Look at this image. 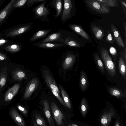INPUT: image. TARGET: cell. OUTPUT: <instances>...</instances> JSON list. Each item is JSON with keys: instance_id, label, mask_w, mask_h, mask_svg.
<instances>
[{"instance_id": "cb8c5ba5", "label": "cell", "mask_w": 126, "mask_h": 126, "mask_svg": "<svg viewBox=\"0 0 126 126\" xmlns=\"http://www.w3.org/2000/svg\"><path fill=\"white\" fill-rule=\"evenodd\" d=\"M91 28L96 38L98 40L102 39L104 35L102 30L98 26L94 25H92Z\"/></svg>"}, {"instance_id": "bcb514c9", "label": "cell", "mask_w": 126, "mask_h": 126, "mask_svg": "<svg viewBox=\"0 0 126 126\" xmlns=\"http://www.w3.org/2000/svg\"><path fill=\"white\" fill-rule=\"evenodd\" d=\"M33 123L34 126H38L35 122L33 120Z\"/></svg>"}, {"instance_id": "d6986e66", "label": "cell", "mask_w": 126, "mask_h": 126, "mask_svg": "<svg viewBox=\"0 0 126 126\" xmlns=\"http://www.w3.org/2000/svg\"><path fill=\"white\" fill-rule=\"evenodd\" d=\"M51 30H42L39 31L35 34L30 40L31 42H32L38 39L45 36L51 31Z\"/></svg>"}, {"instance_id": "f6af8a7d", "label": "cell", "mask_w": 126, "mask_h": 126, "mask_svg": "<svg viewBox=\"0 0 126 126\" xmlns=\"http://www.w3.org/2000/svg\"><path fill=\"white\" fill-rule=\"evenodd\" d=\"M5 0H0V7L2 6V4L3 3Z\"/></svg>"}, {"instance_id": "e575fe53", "label": "cell", "mask_w": 126, "mask_h": 126, "mask_svg": "<svg viewBox=\"0 0 126 126\" xmlns=\"http://www.w3.org/2000/svg\"><path fill=\"white\" fill-rule=\"evenodd\" d=\"M115 41L113 35H112L110 31L108 30L107 32V36L105 42L112 44Z\"/></svg>"}, {"instance_id": "52a82bcc", "label": "cell", "mask_w": 126, "mask_h": 126, "mask_svg": "<svg viewBox=\"0 0 126 126\" xmlns=\"http://www.w3.org/2000/svg\"><path fill=\"white\" fill-rule=\"evenodd\" d=\"M43 76L47 85L51 90H54L57 92L59 94L60 92L54 79L50 74L49 71L44 70L43 72Z\"/></svg>"}, {"instance_id": "d4e9b609", "label": "cell", "mask_w": 126, "mask_h": 126, "mask_svg": "<svg viewBox=\"0 0 126 126\" xmlns=\"http://www.w3.org/2000/svg\"><path fill=\"white\" fill-rule=\"evenodd\" d=\"M7 78V68L5 67L2 68L0 73V92L6 83Z\"/></svg>"}, {"instance_id": "ab89813d", "label": "cell", "mask_w": 126, "mask_h": 126, "mask_svg": "<svg viewBox=\"0 0 126 126\" xmlns=\"http://www.w3.org/2000/svg\"><path fill=\"white\" fill-rule=\"evenodd\" d=\"M120 2L121 4L122 7L124 10L126 11V1L124 0H121L120 1Z\"/></svg>"}, {"instance_id": "e0dca14e", "label": "cell", "mask_w": 126, "mask_h": 126, "mask_svg": "<svg viewBox=\"0 0 126 126\" xmlns=\"http://www.w3.org/2000/svg\"><path fill=\"white\" fill-rule=\"evenodd\" d=\"M69 26L73 30L80 35L85 39L87 40L89 39V35L87 33L83 30L80 26L73 24L70 25Z\"/></svg>"}, {"instance_id": "9a60e30c", "label": "cell", "mask_w": 126, "mask_h": 126, "mask_svg": "<svg viewBox=\"0 0 126 126\" xmlns=\"http://www.w3.org/2000/svg\"><path fill=\"white\" fill-rule=\"evenodd\" d=\"M79 85L81 90L83 92H85L87 88L88 79L85 72L83 70L80 72Z\"/></svg>"}, {"instance_id": "f546056e", "label": "cell", "mask_w": 126, "mask_h": 126, "mask_svg": "<svg viewBox=\"0 0 126 126\" xmlns=\"http://www.w3.org/2000/svg\"><path fill=\"white\" fill-rule=\"evenodd\" d=\"M64 44L71 47H80L79 43L69 38H65L64 40Z\"/></svg>"}, {"instance_id": "4dcf8cb0", "label": "cell", "mask_w": 126, "mask_h": 126, "mask_svg": "<svg viewBox=\"0 0 126 126\" xmlns=\"http://www.w3.org/2000/svg\"><path fill=\"white\" fill-rule=\"evenodd\" d=\"M87 105L85 98L83 97L82 99L81 105V111L82 115L85 117L87 110Z\"/></svg>"}, {"instance_id": "7bdbcfd3", "label": "cell", "mask_w": 126, "mask_h": 126, "mask_svg": "<svg viewBox=\"0 0 126 126\" xmlns=\"http://www.w3.org/2000/svg\"><path fill=\"white\" fill-rule=\"evenodd\" d=\"M123 26H124V34L125 35V37L126 39V23L125 22H124L123 23Z\"/></svg>"}, {"instance_id": "836d02e7", "label": "cell", "mask_w": 126, "mask_h": 126, "mask_svg": "<svg viewBox=\"0 0 126 126\" xmlns=\"http://www.w3.org/2000/svg\"><path fill=\"white\" fill-rule=\"evenodd\" d=\"M28 0H15L13 7L14 9L23 6L26 4Z\"/></svg>"}, {"instance_id": "484cf974", "label": "cell", "mask_w": 126, "mask_h": 126, "mask_svg": "<svg viewBox=\"0 0 126 126\" xmlns=\"http://www.w3.org/2000/svg\"><path fill=\"white\" fill-rule=\"evenodd\" d=\"M109 92L112 95L118 98H121L124 96V94L121 90L115 88H110Z\"/></svg>"}, {"instance_id": "8fae6325", "label": "cell", "mask_w": 126, "mask_h": 126, "mask_svg": "<svg viewBox=\"0 0 126 126\" xmlns=\"http://www.w3.org/2000/svg\"><path fill=\"white\" fill-rule=\"evenodd\" d=\"M110 25L111 32L118 45L119 47L124 48L125 45L120 32L113 24L111 23Z\"/></svg>"}, {"instance_id": "7402d4cb", "label": "cell", "mask_w": 126, "mask_h": 126, "mask_svg": "<svg viewBox=\"0 0 126 126\" xmlns=\"http://www.w3.org/2000/svg\"><path fill=\"white\" fill-rule=\"evenodd\" d=\"M59 87L63 98V100L65 106L69 109L71 108V104L68 96L62 87L60 85Z\"/></svg>"}, {"instance_id": "d590c367", "label": "cell", "mask_w": 126, "mask_h": 126, "mask_svg": "<svg viewBox=\"0 0 126 126\" xmlns=\"http://www.w3.org/2000/svg\"><path fill=\"white\" fill-rule=\"evenodd\" d=\"M3 36V34L0 33V47L6 45V44L7 45L11 42L10 40L2 37Z\"/></svg>"}, {"instance_id": "4316f807", "label": "cell", "mask_w": 126, "mask_h": 126, "mask_svg": "<svg viewBox=\"0 0 126 126\" xmlns=\"http://www.w3.org/2000/svg\"><path fill=\"white\" fill-rule=\"evenodd\" d=\"M108 6L119 7L118 0H96Z\"/></svg>"}, {"instance_id": "74e56055", "label": "cell", "mask_w": 126, "mask_h": 126, "mask_svg": "<svg viewBox=\"0 0 126 126\" xmlns=\"http://www.w3.org/2000/svg\"><path fill=\"white\" fill-rule=\"evenodd\" d=\"M17 107L18 109L23 114L25 115L27 114V111L25 108L19 105H17Z\"/></svg>"}, {"instance_id": "7a4b0ae2", "label": "cell", "mask_w": 126, "mask_h": 126, "mask_svg": "<svg viewBox=\"0 0 126 126\" xmlns=\"http://www.w3.org/2000/svg\"><path fill=\"white\" fill-rule=\"evenodd\" d=\"M31 28V25H19L3 30V34L6 38H14L24 33Z\"/></svg>"}, {"instance_id": "8d00e7d4", "label": "cell", "mask_w": 126, "mask_h": 126, "mask_svg": "<svg viewBox=\"0 0 126 126\" xmlns=\"http://www.w3.org/2000/svg\"><path fill=\"white\" fill-rule=\"evenodd\" d=\"M45 1V0H28L26 4L28 7H29L32 6L34 3H36L37 2L38 3Z\"/></svg>"}, {"instance_id": "4fadbf2b", "label": "cell", "mask_w": 126, "mask_h": 126, "mask_svg": "<svg viewBox=\"0 0 126 126\" xmlns=\"http://www.w3.org/2000/svg\"><path fill=\"white\" fill-rule=\"evenodd\" d=\"M46 2L42 3L35 8L34 10L35 13L37 16L45 17L49 14L47 8L45 7Z\"/></svg>"}, {"instance_id": "5b68a950", "label": "cell", "mask_w": 126, "mask_h": 126, "mask_svg": "<svg viewBox=\"0 0 126 126\" xmlns=\"http://www.w3.org/2000/svg\"><path fill=\"white\" fill-rule=\"evenodd\" d=\"M15 0H11L0 11V26L6 21L14 10L13 6Z\"/></svg>"}, {"instance_id": "3957f363", "label": "cell", "mask_w": 126, "mask_h": 126, "mask_svg": "<svg viewBox=\"0 0 126 126\" xmlns=\"http://www.w3.org/2000/svg\"><path fill=\"white\" fill-rule=\"evenodd\" d=\"M87 5L94 11L99 13L105 14L110 12V10L108 6L97 0H86Z\"/></svg>"}, {"instance_id": "d6a6232c", "label": "cell", "mask_w": 126, "mask_h": 126, "mask_svg": "<svg viewBox=\"0 0 126 126\" xmlns=\"http://www.w3.org/2000/svg\"><path fill=\"white\" fill-rule=\"evenodd\" d=\"M37 124L40 126H47L44 119L37 113L35 114Z\"/></svg>"}, {"instance_id": "1f68e13d", "label": "cell", "mask_w": 126, "mask_h": 126, "mask_svg": "<svg viewBox=\"0 0 126 126\" xmlns=\"http://www.w3.org/2000/svg\"><path fill=\"white\" fill-rule=\"evenodd\" d=\"M55 7L57 11L56 17H58L61 13L62 9V2L61 0H57L55 3Z\"/></svg>"}, {"instance_id": "277c9868", "label": "cell", "mask_w": 126, "mask_h": 126, "mask_svg": "<svg viewBox=\"0 0 126 126\" xmlns=\"http://www.w3.org/2000/svg\"><path fill=\"white\" fill-rule=\"evenodd\" d=\"M51 106L52 113L56 123L58 126H62L64 118L63 113L54 102H51Z\"/></svg>"}, {"instance_id": "83f0119b", "label": "cell", "mask_w": 126, "mask_h": 126, "mask_svg": "<svg viewBox=\"0 0 126 126\" xmlns=\"http://www.w3.org/2000/svg\"><path fill=\"white\" fill-rule=\"evenodd\" d=\"M94 57L96 64L102 72H104V65L97 54L95 53L94 55Z\"/></svg>"}, {"instance_id": "2e32d148", "label": "cell", "mask_w": 126, "mask_h": 126, "mask_svg": "<svg viewBox=\"0 0 126 126\" xmlns=\"http://www.w3.org/2000/svg\"><path fill=\"white\" fill-rule=\"evenodd\" d=\"M76 57L72 54H68L63 64V67L64 70L70 67L75 61Z\"/></svg>"}, {"instance_id": "f1b7e54d", "label": "cell", "mask_w": 126, "mask_h": 126, "mask_svg": "<svg viewBox=\"0 0 126 126\" xmlns=\"http://www.w3.org/2000/svg\"><path fill=\"white\" fill-rule=\"evenodd\" d=\"M61 44H53L49 43H40L38 44V46L44 48H54L61 46L63 45Z\"/></svg>"}, {"instance_id": "9c48e42d", "label": "cell", "mask_w": 126, "mask_h": 126, "mask_svg": "<svg viewBox=\"0 0 126 126\" xmlns=\"http://www.w3.org/2000/svg\"><path fill=\"white\" fill-rule=\"evenodd\" d=\"M64 8L62 13L61 17L62 20L63 22L70 17L71 15V10L72 5L71 0H64Z\"/></svg>"}, {"instance_id": "b9f144b4", "label": "cell", "mask_w": 126, "mask_h": 126, "mask_svg": "<svg viewBox=\"0 0 126 126\" xmlns=\"http://www.w3.org/2000/svg\"><path fill=\"white\" fill-rule=\"evenodd\" d=\"M125 49H124V52L123 53V56L124 58V61L126 63V46L125 45Z\"/></svg>"}, {"instance_id": "ee69618b", "label": "cell", "mask_w": 126, "mask_h": 126, "mask_svg": "<svg viewBox=\"0 0 126 126\" xmlns=\"http://www.w3.org/2000/svg\"><path fill=\"white\" fill-rule=\"evenodd\" d=\"M114 126H120V124L118 121H117Z\"/></svg>"}, {"instance_id": "ac0fdd59", "label": "cell", "mask_w": 126, "mask_h": 126, "mask_svg": "<svg viewBox=\"0 0 126 126\" xmlns=\"http://www.w3.org/2000/svg\"><path fill=\"white\" fill-rule=\"evenodd\" d=\"M59 41L63 42L64 40L62 38V35L59 33H55L48 36L41 42L42 43L53 41Z\"/></svg>"}, {"instance_id": "6da1fadb", "label": "cell", "mask_w": 126, "mask_h": 126, "mask_svg": "<svg viewBox=\"0 0 126 126\" xmlns=\"http://www.w3.org/2000/svg\"><path fill=\"white\" fill-rule=\"evenodd\" d=\"M100 53L108 73L111 77L115 76L116 73L115 65L108 50L102 47L101 49Z\"/></svg>"}, {"instance_id": "8992f818", "label": "cell", "mask_w": 126, "mask_h": 126, "mask_svg": "<svg viewBox=\"0 0 126 126\" xmlns=\"http://www.w3.org/2000/svg\"><path fill=\"white\" fill-rule=\"evenodd\" d=\"M39 84L38 79L34 78L28 84L25 91L23 98L27 99L29 98L37 87Z\"/></svg>"}, {"instance_id": "7c38bea8", "label": "cell", "mask_w": 126, "mask_h": 126, "mask_svg": "<svg viewBox=\"0 0 126 126\" xmlns=\"http://www.w3.org/2000/svg\"><path fill=\"white\" fill-rule=\"evenodd\" d=\"M10 113L11 116L18 126H25L24 120L15 109H12Z\"/></svg>"}, {"instance_id": "44dd1931", "label": "cell", "mask_w": 126, "mask_h": 126, "mask_svg": "<svg viewBox=\"0 0 126 126\" xmlns=\"http://www.w3.org/2000/svg\"><path fill=\"white\" fill-rule=\"evenodd\" d=\"M5 46L4 49L5 50L11 53L18 52L20 50L21 48V46L17 43H11Z\"/></svg>"}, {"instance_id": "c3c4849f", "label": "cell", "mask_w": 126, "mask_h": 126, "mask_svg": "<svg viewBox=\"0 0 126 126\" xmlns=\"http://www.w3.org/2000/svg\"><path fill=\"white\" fill-rule=\"evenodd\" d=\"M71 126V125H70V126Z\"/></svg>"}, {"instance_id": "603a6c76", "label": "cell", "mask_w": 126, "mask_h": 126, "mask_svg": "<svg viewBox=\"0 0 126 126\" xmlns=\"http://www.w3.org/2000/svg\"><path fill=\"white\" fill-rule=\"evenodd\" d=\"M118 66L120 73L123 77L126 79V65L123 57H119L118 61Z\"/></svg>"}, {"instance_id": "f35d334b", "label": "cell", "mask_w": 126, "mask_h": 126, "mask_svg": "<svg viewBox=\"0 0 126 126\" xmlns=\"http://www.w3.org/2000/svg\"><path fill=\"white\" fill-rule=\"evenodd\" d=\"M110 51L111 54L112 55H114L116 54V49L114 47H111L110 48Z\"/></svg>"}, {"instance_id": "ffe728a7", "label": "cell", "mask_w": 126, "mask_h": 126, "mask_svg": "<svg viewBox=\"0 0 126 126\" xmlns=\"http://www.w3.org/2000/svg\"><path fill=\"white\" fill-rule=\"evenodd\" d=\"M12 76L13 79L15 80L19 81L26 78L24 72L19 69H16L14 71Z\"/></svg>"}, {"instance_id": "30bf717a", "label": "cell", "mask_w": 126, "mask_h": 126, "mask_svg": "<svg viewBox=\"0 0 126 126\" xmlns=\"http://www.w3.org/2000/svg\"><path fill=\"white\" fill-rule=\"evenodd\" d=\"M20 84H16L9 88L6 93L4 97L5 102H8L11 100L17 93L19 89Z\"/></svg>"}, {"instance_id": "60d3db41", "label": "cell", "mask_w": 126, "mask_h": 126, "mask_svg": "<svg viewBox=\"0 0 126 126\" xmlns=\"http://www.w3.org/2000/svg\"><path fill=\"white\" fill-rule=\"evenodd\" d=\"M7 59V57L5 54L0 52V60H4Z\"/></svg>"}, {"instance_id": "5bb4252c", "label": "cell", "mask_w": 126, "mask_h": 126, "mask_svg": "<svg viewBox=\"0 0 126 126\" xmlns=\"http://www.w3.org/2000/svg\"><path fill=\"white\" fill-rule=\"evenodd\" d=\"M43 110L46 116L50 125L53 126L54 125V123L50 112L48 102L47 100H44L43 101Z\"/></svg>"}, {"instance_id": "7dc6e473", "label": "cell", "mask_w": 126, "mask_h": 126, "mask_svg": "<svg viewBox=\"0 0 126 126\" xmlns=\"http://www.w3.org/2000/svg\"><path fill=\"white\" fill-rule=\"evenodd\" d=\"M72 126H78L77 125L74 124H72Z\"/></svg>"}, {"instance_id": "ba28073f", "label": "cell", "mask_w": 126, "mask_h": 126, "mask_svg": "<svg viewBox=\"0 0 126 126\" xmlns=\"http://www.w3.org/2000/svg\"><path fill=\"white\" fill-rule=\"evenodd\" d=\"M115 115V113L112 108H110L108 111L104 112L101 116L100 119L102 126H109L112 118Z\"/></svg>"}]
</instances>
